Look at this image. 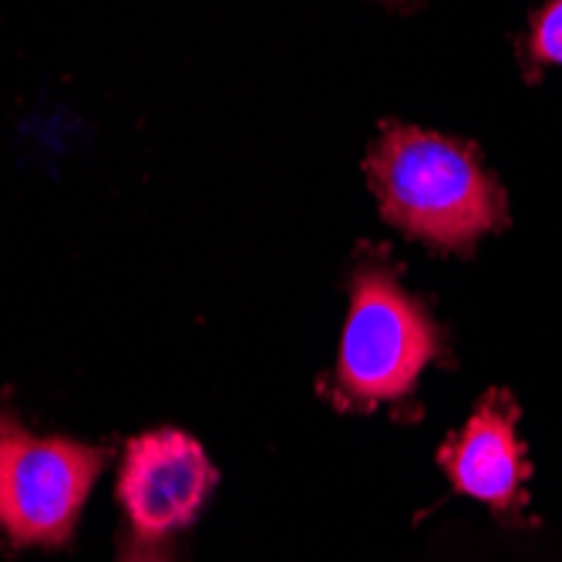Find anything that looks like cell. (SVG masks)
Masks as SVG:
<instances>
[{
  "label": "cell",
  "mask_w": 562,
  "mask_h": 562,
  "mask_svg": "<svg viewBox=\"0 0 562 562\" xmlns=\"http://www.w3.org/2000/svg\"><path fill=\"white\" fill-rule=\"evenodd\" d=\"M14 428H18V422H11L8 415H0V441H4Z\"/></svg>",
  "instance_id": "8"
},
{
  "label": "cell",
  "mask_w": 562,
  "mask_h": 562,
  "mask_svg": "<svg viewBox=\"0 0 562 562\" xmlns=\"http://www.w3.org/2000/svg\"><path fill=\"white\" fill-rule=\"evenodd\" d=\"M438 350L425 306L384 263H361L350 280V311L337 353V397L350 407H378L415 387Z\"/></svg>",
  "instance_id": "2"
},
{
  "label": "cell",
  "mask_w": 562,
  "mask_h": 562,
  "mask_svg": "<svg viewBox=\"0 0 562 562\" xmlns=\"http://www.w3.org/2000/svg\"><path fill=\"white\" fill-rule=\"evenodd\" d=\"M216 485L202 445L186 431H148L125 448L119 475V502L142 539H166L202 513Z\"/></svg>",
  "instance_id": "4"
},
{
  "label": "cell",
  "mask_w": 562,
  "mask_h": 562,
  "mask_svg": "<svg viewBox=\"0 0 562 562\" xmlns=\"http://www.w3.org/2000/svg\"><path fill=\"white\" fill-rule=\"evenodd\" d=\"M381 216L435 249H472L505 223V195L479 151L415 125H384L368 156Z\"/></svg>",
  "instance_id": "1"
},
{
  "label": "cell",
  "mask_w": 562,
  "mask_h": 562,
  "mask_svg": "<svg viewBox=\"0 0 562 562\" xmlns=\"http://www.w3.org/2000/svg\"><path fill=\"white\" fill-rule=\"evenodd\" d=\"M516 401L505 391H492L479 401L465 428L441 448V469L454 492L479 498L492 508H516L522 502V482L529 475L522 441L516 438Z\"/></svg>",
  "instance_id": "5"
},
{
  "label": "cell",
  "mask_w": 562,
  "mask_h": 562,
  "mask_svg": "<svg viewBox=\"0 0 562 562\" xmlns=\"http://www.w3.org/2000/svg\"><path fill=\"white\" fill-rule=\"evenodd\" d=\"M109 451L34 438L21 425L0 441V526L18 546L68 542Z\"/></svg>",
  "instance_id": "3"
},
{
  "label": "cell",
  "mask_w": 562,
  "mask_h": 562,
  "mask_svg": "<svg viewBox=\"0 0 562 562\" xmlns=\"http://www.w3.org/2000/svg\"><path fill=\"white\" fill-rule=\"evenodd\" d=\"M119 562H176V555L166 539H142L132 532V539L122 542Z\"/></svg>",
  "instance_id": "7"
},
{
  "label": "cell",
  "mask_w": 562,
  "mask_h": 562,
  "mask_svg": "<svg viewBox=\"0 0 562 562\" xmlns=\"http://www.w3.org/2000/svg\"><path fill=\"white\" fill-rule=\"evenodd\" d=\"M529 55L532 65H562V0H549V4L532 18L529 34Z\"/></svg>",
  "instance_id": "6"
}]
</instances>
